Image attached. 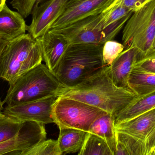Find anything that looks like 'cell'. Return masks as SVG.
Instances as JSON below:
<instances>
[{"label":"cell","instance_id":"obj_28","mask_svg":"<svg viewBox=\"0 0 155 155\" xmlns=\"http://www.w3.org/2000/svg\"><path fill=\"white\" fill-rule=\"evenodd\" d=\"M4 103L3 101H1L0 99V120L2 119L5 116L3 113V110L4 107H3V105L4 104Z\"/></svg>","mask_w":155,"mask_h":155},{"label":"cell","instance_id":"obj_23","mask_svg":"<svg viewBox=\"0 0 155 155\" xmlns=\"http://www.w3.org/2000/svg\"><path fill=\"white\" fill-rule=\"evenodd\" d=\"M124 50L123 44L116 41H107L103 45L102 56L105 64L109 66Z\"/></svg>","mask_w":155,"mask_h":155},{"label":"cell","instance_id":"obj_2","mask_svg":"<svg viewBox=\"0 0 155 155\" xmlns=\"http://www.w3.org/2000/svg\"><path fill=\"white\" fill-rule=\"evenodd\" d=\"M103 45L71 44L54 75L62 86H76L107 66Z\"/></svg>","mask_w":155,"mask_h":155},{"label":"cell","instance_id":"obj_20","mask_svg":"<svg viewBox=\"0 0 155 155\" xmlns=\"http://www.w3.org/2000/svg\"><path fill=\"white\" fill-rule=\"evenodd\" d=\"M78 155H114L106 142L100 136L87 132Z\"/></svg>","mask_w":155,"mask_h":155},{"label":"cell","instance_id":"obj_19","mask_svg":"<svg viewBox=\"0 0 155 155\" xmlns=\"http://www.w3.org/2000/svg\"><path fill=\"white\" fill-rule=\"evenodd\" d=\"M129 87L138 96L155 92V73L133 68L129 77Z\"/></svg>","mask_w":155,"mask_h":155},{"label":"cell","instance_id":"obj_1","mask_svg":"<svg viewBox=\"0 0 155 155\" xmlns=\"http://www.w3.org/2000/svg\"><path fill=\"white\" fill-rule=\"evenodd\" d=\"M107 66L76 86H61L57 96L78 100L116 116L138 95L130 88L116 86L108 74Z\"/></svg>","mask_w":155,"mask_h":155},{"label":"cell","instance_id":"obj_24","mask_svg":"<svg viewBox=\"0 0 155 155\" xmlns=\"http://www.w3.org/2000/svg\"><path fill=\"white\" fill-rule=\"evenodd\" d=\"M45 0H12L11 4L16 9L24 18L28 17L31 14L35 6L38 5Z\"/></svg>","mask_w":155,"mask_h":155},{"label":"cell","instance_id":"obj_13","mask_svg":"<svg viewBox=\"0 0 155 155\" xmlns=\"http://www.w3.org/2000/svg\"><path fill=\"white\" fill-rule=\"evenodd\" d=\"M37 40L41 48L43 61L54 74L71 43L63 35L51 30Z\"/></svg>","mask_w":155,"mask_h":155},{"label":"cell","instance_id":"obj_17","mask_svg":"<svg viewBox=\"0 0 155 155\" xmlns=\"http://www.w3.org/2000/svg\"><path fill=\"white\" fill-rule=\"evenodd\" d=\"M155 107V92L137 96L115 116V123H121Z\"/></svg>","mask_w":155,"mask_h":155},{"label":"cell","instance_id":"obj_5","mask_svg":"<svg viewBox=\"0 0 155 155\" xmlns=\"http://www.w3.org/2000/svg\"><path fill=\"white\" fill-rule=\"evenodd\" d=\"M61 86L46 65L41 63L9 85L3 102L11 106L57 95Z\"/></svg>","mask_w":155,"mask_h":155},{"label":"cell","instance_id":"obj_26","mask_svg":"<svg viewBox=\"0 0 155 155\" xmlns=\"http://www.w3.org/2000/svg\"><path fill=\"white\" fill-rule=\"evenodd\" d=\"M152 1L153 0H122V4L124 6L134 12Z\"/></svg>","mask_w":155,"mask_h":155},{"label":"cell","instance_id":"obj_29","mask_svg":"<svg viewBox=\"0 0 155 155\" xmlns=\"http://www.w3.org/2000/svg\"><path fill=\"white\" fill-rule=\"evenodd\" d=\"M6 0H0V10L2 7L5 3Z\"/></svg>","mask_w":155,"mask_h":155},{"label":"cell","instance_id":"obj_18","mask_svg":"<svg viewBox=\"0 0 155 155\" xmlns=\"http://www.w3.org/2000/svg\"><path fill=\"white\" fill-rule=\"evenodd\" d=\"M58 143L62 155L79 152L87 132L74 128H59Z\"/></svg>","mask_w":155,"mask_h":155},{"label":"cell","instance_id":"obj_6","mask_svg":"<svg viewBox=\"0 0 155 155\" xmlns=\"http://www.w3.org/2000/svg\"><path fill=\"white\" fill-rule=\"evenodd\" d=\"M122 42L124 50L137 49L138 60L155 51V0L133 12L125 25Z\"/></svg>","mask_w":155,"mask_h":155},{"label":"cell","instance_id":"obj_16","mask_svg":"<svg viewBox=\"0 0 155 155\" xmlns=\"http://www.w3.org/2000/svg\"><path fill=\"white\" fill-rule=\"evenodd\" d=\"M115 116L106 113L98 117L91 125L88 133L103 138L114 155L116 148V135L115 130Z\"/></svg>","mask_w":155,"mask_h":155},{"label":"cell","instance_id":"obj_14","mask_svg":"<svg viewBox=\"0 0 155 155\" xmlns=\"http://www.w3.org/2000/svg\"><path fill=\"white\" fill-rule=\"evenodd\" d=\"M138 50L135 47L124 49L112 64L107 66L108 74L116 86L129 88L130 74L134 65L138 60Z\"/></svg>","mask_w":155,"mask_h":155},{"label":"cell","instance_id":"obj_4","mask_svg":"<svg viewBox=\"0 0 155 155\" xmlns=\"http://www.w3.org/2000/svg\"><path fill=\"white\" fill-rule=\"evenodd\" d=\"M42 61L37 39L25 34L8 42L3 49L0 55V79L10 85Z\"/></svg>","mask_w":155,"mask_h":155},{"label":"cell","instance_id":"obj_3","mask_svg":"<svg viewBox=\"0 0 155 155\" xmlns=\"http://www.w3.org/2000/svg\"><path fill=\"white\" fill-rule=\"evenodd\" d=\"M114 155H152L155 147V107L115 124Z\"/></svg>","mask_w":155,"mask_h":155},{"label":"cell","instance_id":"obj_9","mask_svg":"<svg viewBox=\"0 0 155 155\" xmlns=\"http://www.w3.org/2000/svg\"><path fill=\"white\" fill-rule=\"evenodd\" d=\"M58 97L57 95H53L25 103L6 106L3 113L22 121H34L45 124L54 123L53 106Z\"/></svg>","mask_w":155,"mask_h":155},{"label":"cell","instance_id":"obj_11","mask_svg":"<svg viewBox=\"0 0 155 155\" xmlns=\"http://www.w3.org/2000/svg\"><path fill=\"white\" fill-rule=\"evenodd\" d=\"M68 0H45L35 6L32 11V21L27 25L28 33L37 39L49 31L62 13Z\"/></svg>","mask_w":155,"mask_h":155},{"label":"cell","instance_id":"obj_27","mask_svg":"<svg viewBox=\"0 0 155 155\" xmlns=\"http://www.w3.org/2000/svg\"><path fill=\"white\" fill-rule=\"evenodd\" d=\"M9 42H10V41H8L7 39L3 38L2 37L0 36V55L2 53L3 49H4L5 46Z\"/></svg>","mask_w":155,"mask_h":155},{"label":"cell","instance_id":"obj_15","mask_svg":"<svg viewBox=\"0 0 155 155\" xmlns=\"http://www.w3.org/2000/svg\"><path fill=\"white\" fill-rule=\"evenodd\" d=\"M24 19L5 3L0 10V36L11 41L26 34L27 25Z\"/></svg>","mask_w":155,"mask_h":155},{"label":"cell","instance_id":"obj_25","mask_svg":"<svg viewBox=\"0 0 155 155\" xmlns=\"http://www.w3.org/2000/svg\"><path fill=\"white\" fill-rule=\"evenodd\" d=\"M133 68L155 73V51L137 61Z\"/></svg>","mask_w":155,"mask_h":155},{"label":"cell","instance_id":"obj_22","mask_svg":"<svg viewBox=\"0 0 155 155\" xmlns=\"http://www.w3.org/2000/svg\"><path fill=\"white\" fill-rule=\"evenodd\" d=\"M57 140L49 139L40 142L21 155H61Z\"/></svg>","mask_w":155,"mask_h":155},{"label":"cell","instance_id":"obj_8","mask_svg":"<svg viewBox=\"0 0 155 155\" xmlns=\"http://www.w3.org/2000/svg\"><path fill=\"white\" fill-rule=\"evenodd\" d=\"M107 112L75 99L59 96L53 106L52 117L59 128L88 132L91 125Z\"/></svg>","mask_w":155,"mask_h":155},{"label":"cell","instance_id":"obj_21","mask_svg":"<svg viewBox=\"0 0 155 155\" xmlns=\"http://www.w3.org/2000/svg\"><path fill=\"white\" fill-rule=\"evenodd\" d=\"M24 123L25 121L6 116L0 120V143L16 135Z\"/></svg>","mask_w":155,"mask_h":155},{"label":"cell","instance_id":"obj_10","mask_svg":"<svg viewBox=\"0 0 155 155\" xmlns=\"http://www.w3.org/2000/svg\"><path fill=\"white\" fill-rule=\"evenodd\" d=\"M45 125L34 121H25L16 135L0 143V155H21L22 152L46 140Z\"/></svg>","mask_w":155,"mask_h":155},{"label":"cell","instance_id":"obj_30","mask_svg":"<svg viewBox=\"0 0 155 155\" xmlns=\"http://www.w3.org/2000/svg\"><path fill=\"white\" fill-rule=\"evenodd\" d=\"M152 155H155V147L153 151V153H152Z\"/></svg>","mask_w":155,"mask_h":155},{"label":"cell","instance_id":"obj_12","mask_svg":"<svg viewBox=\"0 0 155 155\" xmlns=\"http://www.w3.org/2000/svg\"><path fill=\"white\" fill-rule=\"evenodd\" d=\"M114 0H68L62 13L50 30L61 29L81 19L101 12Z\"/></svg>","mask_w":155,"mask_h":155},{"label":"cell","instance_id":"obj_7","mask_svg":"<svg viewBox=\"0 0 155 155\" xmlns=\"http://www.w3.org/2000/svg\"><path fill=\"white\" fill-rule=\"evenodd\" d=\"M134 12L104 29L100 23L101 13L81 19L70 25L50 30L63 35L71 44L103 45L112 40L123 28Z\"/></svg>","mask_w":155,"mask_h":155}]
</instances>
